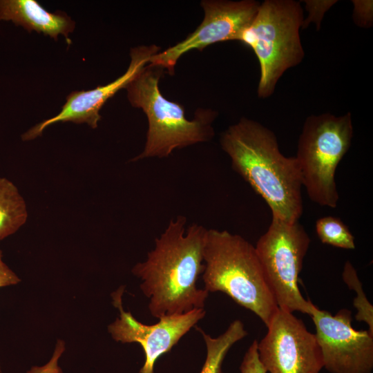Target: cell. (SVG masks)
Here are the masks:
<instances>
[{
  "instance_id": "obj_1",
  "label": "cell",
  "mask_w": 373,
  "mask_h": 373,
  "mask_svg": "<svg viewBox=\"0 0 373 373\" xmlns=\"http://www.w3.org/2000/svg\"><path fill=\"white\" fill-rule=\"evenodd\" d=\"M178 216L155 240L146 259L137 263L133 274L149 299V310L157 318L204 308L209 293L197 287L204 270L203 248L207 229Z\"/></svg>"
},
{
  "instance_id": "obj_2",
  "label": "cell",
  "mask_w": 373,
  "mask_h": 373,
  "mask_svg": "<svg viewBox=\"0 0 373 373\" xmlns=\"http://www.w3.org/2000/svg\"><path fill=\"white\" fill-rule=\"evenodd\" d=\"M220 144L232 169L264 199L272 216L298 221L303 211L299 167L295 157L280 152L271 130L242 117L222 133Z\"/></svg>"
},
{
  "instance_id": "obj_3",
  "label": "cell",
  "mask_w": 373,
  "mask_h": 373,
  "mask_svg": "<svg viewBox=\"0 0 373 373\" xmlns=\"http://www.w3.org/2000/svg\"><path fill=\"white\" fill-rule=\"evenodd\" d=\"M203 260L204 289L226 294L258 316L267 327L278 307L255 247L240 235L207 229Z\"/></svg>"
},
{
  "instance_id": "obj_4",
  "label": "cell",
  "mask_w": 373,
  "mask_h": 373,
  "mask_svg": "<svg viewBox=\"0 0 373 373\" xmlns=\"http://www.w3.org/2000/svg\"><path fill=\"white\" fill-rule=\"evenodd\" d=\"M163 70L149 63L126 88L130 104L141 108L148 121L144 149L131 162L168 157L175 149L208 142L214 135L212 123L217 113L199 109L194 119H187L182 105L162 94L159 82Z\"/></svg>"
},
{
  "instance_id": "obj_5",
  "label": "cell",
  "mask_w": 373,
  "mask_h": 373,
  "mask_svg": "<svg viewBox=\"0 0 373 373\" xmlns=\"http://www.w3.org/2000/svg\"><path fill=\"white\" fill-rule=\"evenodd\" d=\"M303 19L300 1L265 0L260 3L251 22L235 38L252 49L258 59L260 98L270 97L285 72L303 61L300 30Z\"/></svg>"
},
{
  "instance_id": "obj_6",
  "label": "cell",
  "mask_w": 373,
  "mask_h": 373,
  "mask_svg": "<svg viewBox=\"0 0 373 373\" xmlns=\"http://www.w3.org/2000/svg\"><path fill=\"white\" fill-rule=\"evenodd\" d=\"M354 128L350 113L312 115L304 122L295 158L309 198L321 206L336 207L339 195L337 166L348 151Z\"/></svg>"
},
{
  "instance_id": "obj_7",
  "label": "cell",
  "mask_w": 373,
  "mask_h": 373,
  "mask_svg": "<svg viewBox=\"0 0 373 373\" xmlns=\"http://www.w3.org/2000/svg\"><path fill=\"white\" fill-rule=\"evenodd\" d=\"M310 242L298 221L289 222L272 216L267 231L258 239L255 249L278 307L311 316L316 306L303 296L298 286Z\"/></svg>"
},
{
  "instance_id": "obj_8",
  "label": "cell",
  "mask_w": 373,
  "mask_h": 373,
  "mask_svg": "<svg viewBox=\"0 0 373 373\" xmlns=\"http://www.w3.org/2000/svg\"><path fill=\"white\" fill-rule=\"evenodd\" d=\"M267 327L258 342L259 360L267 373H320V347L301 319L278 307Z\"/></svg>"
},
{
  "instance_id": "obj_9",
  "label": "cell",
  "mask_w": 373,
  "mask_h": 373,
  "mask_svg": "<svg viewBox=\"0 0 373 373\" xmlns=\"http://www.w3.org/2000/svg\"><path fill=\"white\" fill-rule=\"evenodd\" d=\"M311 317L323 367L330 373H372L373 335L353 328L350 310L341 309L332 315L316 307Z\"/></svg>"
},
{
  "instance_id": "obj_10",
  "label": "cell",
  "mask_w": 373,
  "mask_h": 373,
  "mask_svg": "<svg viewBox=\"0 0 373 373\" xmlns=\"http://www.w3.org/2000/svg\"><path fill=\"white\" fill-rule=\"evenodd\" d=\"M260 2L254 0L201 1L204 17L199 26L184 40L154 55L149 64L173 75L178 59L191 50H202L211 44L234 41L254 18Z\"/></svg>"
},
{
  "instance_id": "obj_11",
  "label": "cell",
  "mask_w": 373,
  "mask_h": 373,
  "mask_svg": "<svg viewBox=\"0 0 373 373\" xmlns=\"http://www.w3.org/2000/svg\"><path fill=\"white\" fill-rule=\"evenodd\" d=\"M123 291L122 287L112 295L113 304L119 311V317L108 326V332L116 341L139 343L145 354V362L140 373H153L157 359L171 351L204 317L206 312L204 308L195 309L182 314L164 316L155 324L145 325L136 320L131 312L123 309Z\"/></svg>"
},
{
  "instance_id": "obj_12",
  "label": "cell",
  "mask_w": 373,
  "mask_h": 373,
  "mask_svg": "<svg viewBox=\"0 0 373 373\" xmlns=\"http://www.w3.org/2000/svg\"><path fill=\"white\" fill-rule=\"evenodd\" d=\"M160 50L156 45L131 48V62L122 75L106 85L98 86L92 90L72 92L67 96L66 102L58 114L32 127L23 134V140H31L40 136L46 128L57 122L86 123L93 128H97L102 118L99 111L104 104L119 90L126 88Z\"/></svg>"
},
{
  "instance_id": "obj_13",
  "label": "cell",
  "mask_w": 373,
  "mask_h": 373,
  "mask_svg": "<svg viewBox=\"0 0 373 373\" xmlns=\"http://www.w3.org/2000/svg\"><path fill=\"white\" fill-rule=\"evenodd\" d=\"M0 20L11 21L28 32L36 31L57 39L63 35L68 44V35L74 30L75 21L66 13L50 12L36 0H0Z\"/></svg>"
},
{
  "instance_id": "obj_14",
  "label": "cell",
  "mask_w": 373,
  "mask_h": 373,
  "mask_svg": "<svg viewBox=\"0 0 373 373\" xmlns=\"http://www.w3.org/2000/svg\"><path fill=\"white\" fill-rule=\"evenodd\" d=\"M27 216L26 202L16 186L0 178V240L15 233Z\"/></svg>"
},
{
  "instance_id": "obj_15",
  "label": "cell",
  "mask_w": 373,
  "mask_h": 373,
  "mask_svg": "<svg viewBox=\"0 0 373 373\" xmlns=\"http://www.w3.org/2000/svg\"><path fill=\"white\" fill-rule=\"evenodd\" d=\"M195 329L202 334L207 347V357L200 373H224L222 365L228 351L248 334L240 320L233 321L224 333L216 338L199 327Z\"/></svg>"
},
{
  "instance_id": "obj_16",
  "label": "cell",
  "mask_w": 373,
  "mask_h": 373,
  "mask_svg": "<svg viewBox=\"0 0 373 373\" xmlns=\"http://www.w3.org/2000/svg\"><path fill=\"white\" fill-rule=\"evenodd\" d=\"M316 232L320 240L327 245L345 249H354V237L338 218L325 216L316 220Z\"/></svg>"
},
{
  "instance_id": "obj_17",
  "label": "cell",
  "mask_w": 373,
  "mask_h": 373,
  "mask_svg": "<svg viewBox=\"0 0 373 373\" xmlns=\"http://www.w3.org/2000/svg\"><path fill=\"white\" fill-rule=\"evenodd\" d=\"M342 278L347 287L356 293V296L353 300V305L357 311L355 319L366 323L369 332L373 335V307L367 299L357 272L349 260L344 265Z\"/></svg>"
},
{
  "instance_id": "obj_18",
  "label": "cell",
  "mask_w": 373,
  "mask_h": 373,
  "mask_svg": "<svg viewBox=\"0 0 373 373\" xmlns=\"http://www.w3.org/2000/svg\"><path fill=\"white\" fill-rule=\"evenodd\" d=\"M305 9L307 12V17L304 18L302 29L306 28L309 23H314L316 25V30H319L321 26V21L325 14L334 5L336 0H304Z\"/></svg>"
},
{
  "instance_id": "obj_19",
  "label": "cell",
  "mask_w": 373,
  "mask_h": 373,
  "mask_svg": "<svg viewBox=\"0 0 373 373\" xmlns=\"http://www.w3.org/2000/svg\"><path fill=\"white\" fill-rule=\"evenodd\" d=\"M373 1L371 0H354L353 21L358 26L369 28L373 22Z\"/></svg>"
},
{
  "instance_id": "obj_20",
  "label": "cell",
  "mask_w": 373,
  "mask_h": 373,
  "mask_svg": "<svg viewBox=\"0 0 373 373\" xmlns=\"http://www.w3.org/2000/svg\"><path fill=\"white\" fill-rule=\"evenodd\" d=\"M241 373H267L258 354V341L254 340L246 352L240 367Z\"/></svg>"
},
{
  "instance_id": "obj_21",
  "label": "cell",
  "mask_w": 373,
  "mask_h": 373,
  "mask_svg": "<svg viewBox=\"0 0 373 373\" xmlns=\"http://www.w3.org/2000/svg\"><path fill=\"white\" fill-rule=\"evenodd\" d=\"M64 351V343L59 341L50 361L44 366L33 367L28 373H61V369L58 366V360Z\"/></svg>"
},
{
  "instance_id": "obj_22",
  "label": "cell",
  "mask_w": 373,
  "mask_h": 373,
  "mask_svg": "<svg viewBox=\"0 0 373 373\" xmlns=\"http://www.w3.org/2000/svg\"><path fill=\"white\" fill-rule=\"evenodd\" d=\"M19 281L17 276L3 261L0 250V287L15 285Z\"/></svg>"
}]
</instances>
